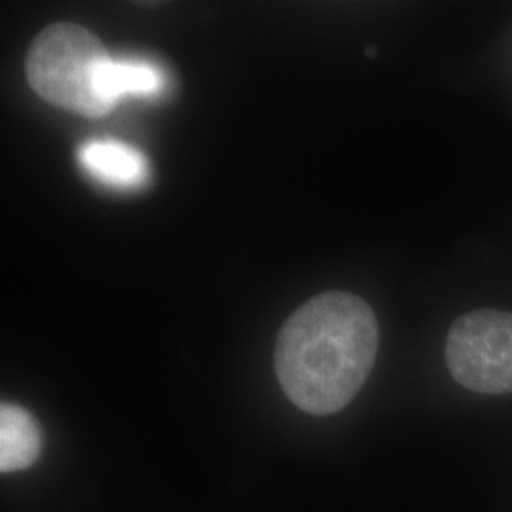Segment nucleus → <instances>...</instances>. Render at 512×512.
Segmentation results:
<instances>
[{"label": "nucleus", "instance_id": "nucleus-1", "mask_svg": "<svg viewBox=\"0 0 512 512\" xmlns=\"http://www.w3.org/2000/svg\"><path fill=\"white\" fill-rule=\"evenodd\" d=\"M378 321L355 294H319L281 327L275 372L300 410L329 416L359 393L376 361Z\"/></svg>", "mask_w": 512, "mask_h": 512}, {"label": "nucleus", "instance_id": "nucleus-2", "mask_svg": "<svg viewBox=\"0 0 512 512\" xmlns=\"http://www.w3.org/2000/svg\"><path fill=\"white\" fill-rule=\"evenodd\" d=\"M107 57L109 52L92 31L74 23H54L35 38L25 73L44 101L99 118L110 112L95 90V76Z\"/></svg>", "mask_w": 512, "mask_h": 512}, {"label": "nucleus", "instance_id": "nucleus-3", "mask_svg": "<svg viewBox=\"0 0 512 512\" xmlns=\"http://www.w3.org/2000/svg\"><path fill=\"white\" fill-rule=\"evenodd\" d=\"M446 365L465 389L482 395L512 393V313L461 315L448 332Z\"/></svg>", "mask_w": 512, "mask_h": 512}, {"label": "nucleus", "instance_id": "nucleus-4", "mask_svg": "<svg viewBox=\"0 0 512 512\" xmlns=\"http://www.w3.org/2000/svg\"><path fill=\"white\" fill-rule=\"evenodd\" d=\"M78 160L88 175L107 186L129 190L147 183V156L124 143L90 141L78 150Z\"/></svg>", "mask_w": 512, "mask_h": 512}, {"label": "nucleus", "instance_id": "nucleus-5", "mask_svg": "<svg viewBox=\"0 0 512 512\" xmlns=\"http://www.w3.org/2000/svg\"><path fill=\"white\" fill-rule=\"evenodd\" d=\"M165 74L148 61L107 57L95 76L99 99L114 109L126 97H156L164 92Z\"/></svg>", "mask_w": 512, "mask_h": 512}, {"label": "nucleus", "instance_id": "nucleus-6", "mask_svg": "<svg viewBox=\"0 0 512 512\" xmlns=\"http://www.w3.org/2000/svg\"><path fill=\"white\" fill-rule=\"evenodd\" d=\"M40 431L33 416L16 404L0 408V471L14 473L31 467L40 454Z\"/></svg>", "mask_w": 512, "mask_h": 512}]
</instances>
